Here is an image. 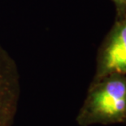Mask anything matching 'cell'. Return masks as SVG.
<instances>
[{"label":"cell","mask_w":126,"mask_h":126,"mask_svg":"<svg viewBox=\"0 0 126 126\" xmlns=\"http://www.w3.org/2000/svg\"><path fill=\"white\" fill-rule=\"evenodd\" d=\"M18 91L17 77L12 61L0 48V126H10Z\"/></svg>","instance_id":"3957f363"},{"label":"cell","mask_w":126,"mask_h":126,"mask_svg":"<svg viewBox=\"0 0 126 126\" xmlns=\"http://www.w3.org/2000/svg\"><path fill=\"white\" fill-rule=\"evenodd\" d=\"M82 125L126 122V76L110 74L94 80L78 118Z\"/></svg>","instance_id":"6da1fadb"},{"label":"cell","mask_w":126,"mask_h":126,"mask_svg":"<svg viewBox=\"0 0 126 126\" xmlns=\"http://www.w3.org/2000/svg\"><path fill=\"white\" fill-rule=\"evenodd\" d=\"M114 73L126 76V12L117 16L116 23L102 45L94 80Z\"/></svg>","instance_id":"7a4b0ae2"},{"label":"cell","mask_w":126,"mask_h":126,"mask_svg":"<svg viewBox=\"0 0 126 126\" xmlns=\"http://www.w3.org/2000/svg\"><path fill=\"white\" fill-rule=\"evenodd\" d=\"M125 124H126V122H125Z\"/></svg>","instance_id":"5b68a950"},{"label":"cell","mask_w":126,"mask_h":126,"mask_svg":"<svg viewBox=\"0 0 126 126\" xmlns=\"http://www.w3.org/2000/svg\"><path fill=\"white\" fill-rule=\"evenodd\" d=\"M116 5L117 16L122 15L126 12V0H112Z\"/></svg>","instance_id":"277c9868"}]
</instances>
